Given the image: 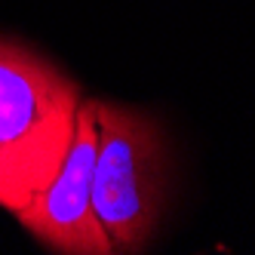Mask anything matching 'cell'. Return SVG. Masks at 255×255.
<instances>
[{"label":"cell","mask_w":255,"mask_h":255,"mask_svg":"<svg viewBox=\"0 0 255 255\" xmlns=\"http://www.w3.org/2000/svg\"><path fill=\"white\" fill-rule=\"evenodd\" d=\"M93 212L114 252H141L169 194V148L160 123L126 105L93 99Z\"/></svg>","instance_id":"obj_1"},{"label":"cell","mask_w":255,"mask_h":255,"mask_svg":"<svg viewBox=\"0 0 255 255\" xmlns=\"http://www.w3.org/2000/svg\"><path fill=\"white\" fill-rule=\"evenodd\" d=\"M80 86L34 49L0 37V144L46 181L74 135Z\"/></svg>","instance_id":"obj_2"},{"label":"cell","mask_w":255,"mask_h":255,"mask_svg":"<svg viewBox=\"0 0 255 255\" xmlns=\"http://www.w3.org/2000/svg\"><path fill=\"white\" fill-rule=\"evenodd\" d=\"M96 114L93 102H80L74 135L56 175L31 197L19 222L31 237L65 255H114L111 240L93 212Z\"/></svg>","instance_id":"obj_3"},{"label":"cell","mask_w":255,"mask_h":255,"mask_svg":"<svg viewBox=\"0 0 255 255\" xmlns=\"http://www.w3.org/2000/svg\"><path fill=\"white\" fill-rule=\"evenodd\" d=\"M40 188H43V181L37 178V172L15 151L0 144V206L19 215Z\"/></svg>","instance_id":"obj_4"}]
</instances>
